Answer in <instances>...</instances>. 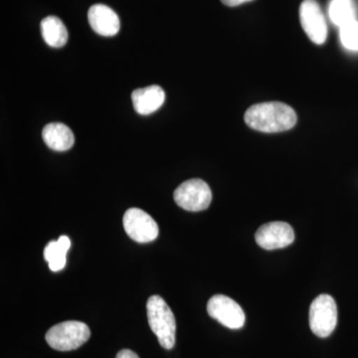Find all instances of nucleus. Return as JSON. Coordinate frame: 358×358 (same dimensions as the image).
<instances>
[{"label": "nucleus", "mask_w": 358, "mask_h": 358, "mask_svg": "<svg viewBox=\"0 0 358 358\" xmlns=\"http://www.w3.org/2000/svg\"><path fill=\"white\" fill-rule=\"evenodd\" d=\"M339 38L348 50L358 51V21H350L339 27Z\"/></svg>", "instance_id": "nucleus-16"}, {"label": "nucleus", "mask_w": 358, "mask_h": 358, "mask_svg": "<svg viewBox=\"0 0 358 358\" xmlns=\"http://www.w3.org/2000/svg\"><path fill=\"white\" fill-rule=\"evenodd\" d=\"M70 246L69 237L61 236L57 241H51L45 247L44 258L52 272H58L65 268L66 255Z\"/></svg>", "instance_id": "nucleus-14"}, {"label": "nucleus", "mask_w": 358, "mask_h": 358, "mask_svg": "<svg viewBox=\"0 0 358 358\" xmlns=\"http://www.w3.org/2000/svg\"><path fill=\"white\" fill-rule=\"evenodd\" d=\"M174 201L185 210L203 211L212 201L210 187L202 179L195 178L185 181L176 188Z\"/></svg>", "instance_id": "nucleus-5"}, {"label": "nucleus", "mask_w": 358, "mask_h": 358, "mask_svg": "<svg viewBox=\"0 0 358 358\" xmlns=\"http://www.w3.org/2000/svg\"><path fill=\"white\" fill-rule=\"evenodd\" d=\"M207 312L212 319L217 320L230 329H240L244 327L246 315L243 308L224 294H215L207 303Z\"/></svg>", "instance_id": "nucleus-7"}, {"label": "nucleus", "mask_w": 358, "mask_h": 358, "mask_svg": "<svg viewBox=\"0 0 358 358\" xmlns=\"http://www.w3.org/2000/svg\"><path fill=\"white\" fill-rule=\"evenodd\" d=\"M166 93L157 85L134 90L131 94V101L134 110L138 114L147 115L152 114L164 105Z\"/></svg>", "instance_id": "nucleus-11"}, {"label": "nucleus", "mask_w": 358, "mask_h": 358, "mask_svg": "<svg viewBox=\"0 0 358 358\" xmlns=\"http://www.w3.org/2000/svg\"><path fill=\"white\" fill-rule=\"evenodd\" d=\"M124 231L138 243H150L159 236V226L154 218L140 208H129L122 218Z\"/></svg>", "instance_id": "nucleus-6"}, {"label": "nucleus", "mask_w": 358, "mask_h": 358, "mask_svg": "<svg viewBox=\"0 0 358 358\" xmlns=\"http://www.w3.org/2000/svg\"><path fill=\"white\" fill-rule=\"evenodd\" d=\"M41 33L44 41L50 47L60 48L67 43V28L56 16H47L41 21Z\"/></svg>", "instance_id": "nucleus-13"}, {"label": "nucleus", "mask_w": 358, "mask_h": 358, "mask_svg": "<svg viewBox=\"0 0 358 358\" xmlns=\"http://www.w3.org/2000/svg\"><path fill=\"white\" fill-rule=\"evenodd\" d=\"M329 15L334 25L341 26L357 20V10L352 0H331Z\"/></svg>", "instance_id": "nucleus-15"}, {"label": "nucleus", "mask_w": 358, "mask_h": 358, "mask_svg": "<svg viewBox=\"0 0 358 358\" xmlns=\"http://www.w3.org/2000/svg\"><path fill=\"white\" fill-rule=\"evenodd\" d=\"M88 20L92 29L102 36L110 37L117 34L120 30V18L117 13L103 4H95L90 7Z\"/></svg>", "instance_id": "nucleus-10"}, {"label": "nucleus", "mask_w": 358, "mask_h": 358, "mask_svg": "<svg viewBox=\"0 0 358 358\" xmlns=\"http://www.w3.org/2000/svg\"><path fill=\"white\" fill-rule=\"evenodd\" d=\"M148 324L164 350H173L176 345V322L173 310L162 296L155 294L147 303Z\"/></svg>", "instance_id": "nucleus-2"}, {"label": "nucleus", "mask_w": 358, "mask_h": 358, "mask_svg": "<svg viewBox=\"0 0 358 358\" xmlns=\"http://www.w3.org/2000/svg\"><path fill=\"white\" fill-rule=\"evenodd\" d=\"M301 27L313 43L324 44L327 37L326 18L315 0H303L300 7Z\"/></svg>", "instance_id": "nucleus-8"}, {"label": "nucleus", "mask_w": 358, "mask_h": 358, "mask_svg": "<svg viewBox=\"0 0 358 358\" xmlns=\"http://www.w3.org/2000/svg\"><path fill=\"white\" fill-rule=\"evenodd\" d=\"M310 327L319 338H327L334 333L338 324V307L333 296L320 294L310 308Z\"/></svg>", "instance_id": "nucleus-4"}, {"label": "nucleus", "mask_w": 358, "mask_h": 358, "mask_svg": "<svg viewBox=\"0 0 358 358\" xmlns=\"http://www.w3.org/2000/svg\"><path fill=\"white\" fill-rule=\"evenodd\" d=\"M257 244L265 250L285 248L293 243L294 233L288 223L282 221L264 224L255 234Z\"/></svg>", "instance_id": "nucleus-9"}, {"label": "nucleus", "mask_w": 358, "mask_h": 358, "mask_svg": "<svg viewBox=\"0 0 358 358\" xmlns=\"http://www.w3.org/2000/svg\"><path fill=\"white\" fill-rule=\"evenodd\" d=\"M245 122L250 128L262 133H282L293 129L296 114L289 106L280 102L257 103L247 110Z\"/></svg>", "instance_id": "nucleus-1"}, {"label": "nucleus", "mask_w": 358, "mask_h": 358, "mask_svg": "<svg viewBox=\"0 0 358 358\" xmlns=\"http://www.w3.org/2000/svg\"><path fill=\"white\" fill-rule=\"evenodd\" d=\"M115 358H140L136 352L129 350H122L121 352H117Z\"/></svg>", "instance_id": "nucleus-17"}, {"label": "nucleus", "mask_w": 358, "mask_h": 358, "mask_svg": "<svg viewBox=\"0 0 358 358\" xmlns=\"http://www.w3.org/2000/svg\"><path fill=\"white\" fill-rule=\"evenodd\" d=\"M91 331L86 324L68 320L52 327L47 331V343L58 352H70L79 348L89 341Z\"/></svg>", "instance_id": "nucleus-3"}, {"label": "nucleus", "mask_w": 358, "mask_h": 358, "mask_svg": "<svg viewBox=\"0 0 358 358\" xmlns=\"http://www.w3.org/2000/svg\"><path fill=\"white\" fill-rule=\"evenodd\" d=\"M42 138L47 147L56 152H65L70 150L75 143L73 131L61 122H51L46 124L42 131Z\"/></svg>", "instance_id": "nucleus-12"}, {"label": "nucleus", "mask_w": 358, "mask_h": 358, "mask_svg": "<svg viewBox=\"0 0 358 358\" xmlns=\"http://www.w3.org/2000/svg\"><path fill=\"white\" fill-rule=\"evenodd\" d=\"M223 4L227 6H238L241 4L246 3V2L252 1V0H221Z\"/></svg>", "instance_id": "nucleus-18"}]
</instances>
